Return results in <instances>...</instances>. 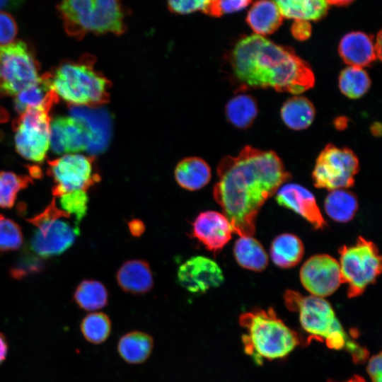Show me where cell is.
I'll list each match as a JSON object with an SVG mask.
<instances>
[{"mask_svg":"<svg viewBox=\"0 0 382 382\" xmlns=\"http://www.w3.org/2000/svg\"><path fill=\"white\" fill-rule=\"evenodd\" d=\"M74 299L81 309L96 311L108 304V294L105 286L101 282L85 279L76 289Z\"/></svg>","mask_w":382,"mask_h":382,"instance_id":"obj_29","label":"cell"},{"mask_svg":"<svg viewBox=\"0 0 382 382\" xmlns=\"http://www.w3.org/2000/svg\"><path fill=\"white\" fill-rule=\"evenodd\" d=\"M315 114L313 103L303 96L289 98L281 108V117L283 122L288 127L294 130L308 127L314 120Z\"/></svg>","mask_w":382,"mask_h":382,"instance_id":"obj_26","label":"cell"},{"mask_svg":"<svg viewBox=\"0 0 382 382\" xmlns=\"http://www.w3.org/2000/svg\"><path fill=\"white\" fill-rule=\"evenodd\" d=\"M299 277L311 295L321 298L332 294L342 284L339 262L327 254L309 257L301 266Z\"/></svg>","mask_w":382,"mask_h":382,"instance_id":"obj_13","label":"cell"},{"mask_svg":"<svg viewBox=\"0 0 382 382\" xmlns=\"http://www.w3.org/2000/svg\"><path fill=\"white\" fill-rule=\"evenodd\" d=\"M228 61L233 76L241 88L299 94L315 84L311 66L291 48L257 34L241 38Z\"/></svg>","mask_w":382,"mask_h":382,"instance_id":"obj_2","label":"cell"},{"mask_svg":"<svg viewBox=\"0 0 382 382\" xmlns=\"http://www.w3.org/2000/svg\"><path fill=\"white\" fill-rule=\"evenodd\" d=\"M51 90L50 74L40 76L39 80L32 86L21 91L16 96L15 108L21 114L28 107L41 104Z\"/></svg>","mask_w":382,"mask_h":382,"instance_id":"obj_32","label":"cell"},{"mask_svg":"<svg viewBox=\"0 0 382 382\" xmlns=\"http://www.w3.org/2000/svg\"><path fill=\"white\" fill-rule=\"evenodd\" d=\"M177 183L183 189L195 191L202 189L211 180L208 163L199 157H187L181 160L174 170Z\"/></svg>","mask_w":382,"mask_h":382,"instance_id":"obj_20","label":"cell"},{"mask_svg":"<svg viewBox=\"0 0 382 382\" xmlns=\"http://www.w3.org/2000/svg\"><path fill=\"white\" fill-rule=\"evenodd\" d=\"M129 229L134 236H139L144 231V225L139 220H132L129 223Z\"/></svg>","mask_w":382,"mask_h":382,"instance_id":"obj_43","label":"cell"},{"mask_svg":"<svg viewBox=\"0 0 382 382\" xmlns=\"http://www.w3.org/2000/svg\"><path fill=\"white\" fill-rule=\"evenodd\" d=\"M116 278L122 290L132 294H144L154 286L151 269L143 260H130L124 262L119 268Z\"/></svg>","mask_w":382,"mask_h":382,"instance_id":"obj_19","label":"cell"},{"mask_svg":"<svg viewBox=\"0 0 382 382\" xmlns=\"http://www.w3.org/2000/svg\"><path fill=\"white\" fill-rule=\"evenodd\" d=\"M328 4L332 5H345L349 4L353 0H325Z\"/></svg>","mask_w":382,"mask_h":382,"instance_id":"obj_46","label":"cell"},{"mask_svg":"<svg viewBox=\"0 0 382 382\" xmlns=\"http://www.w3.org/2000/svg\"><path fill=\"white\" fill-rule=\"evenodd\" d=\"M371 130L372 134H375L376 136L380 134L381 133V125L378 122L374 123L371 127Z\"/></svg>","mask_w":382,"mask_h":382,"instance_id":"obj_47","label":"cell"},{"mask_svg":"<svg viewBox=\"0 0 382 382\" xmlns=\"http://www.w3.org/2000/svg\"><path fill=\"white\" fill-rule=\"evenodd\" d=\"M270 251L274 264L288 269L300 262L304 254V246L298 236L286 233L277 236L273 240Z\"/></svg>","mask_w":382,"mask_h":382,"instance_id":"obj_23","label":"cell"},{"mask_svg":"<svg viewBox=\"0 0 382 382\" xmlns=\"http://www.w3.org/2000/svg\"><path fill=\"white\" fill-rule=\"evenodd\" d=\"M342 283L348 285L347 296H360L374 284L382 270L381 256L371 241L359 236L356 243L339 249Z\"/></svg>","mask_w":382,"mask_h":382,"instance_id":"obj_9","label":"cell"},{"mask_svg":"<svg viewBox=\"0 0 382 382\" xmlns=\"http://www.w3.org/2000/svg\"><path fill=\"white\" fill-rule=\"evenodd\" d=\"M177 277L180 286L194 294H202L218 287L224 279L219 265L202 255L192 257L183 263L178 268Z\"/></svg>","mask_w":382,"mask_h":382,"instance_id":"obj_15","label":"cell"},{"mask_svg":"<svg viewBox=\"0 0 382 382\" xmlns=\"http://www.w3.org/2000/svg\"><path fill=\"white\" fill-rule=\"evenodd\" d=\"M375 51L376 53L377 58L378 59H381V32L380 31L378 34L376 44L374 45Z\"/></svg>","mask_w":382,"mask_h":382,"instance_id":"obj_45","label":"cell"},{"mask_svg":"<svg viewBox=\"0 0 382 382\" xmlns=\"http://www.w3.org/2000/svg\"><path fill=\"white\" fill-rule=\"evenodd\" d=\"M43 268V262L37 257L25 255L11 270V276L17 279L37 273Z\"/></svg>","mask_w":382,"mask_h":382,"instance_id":"obj_37","label":"cell"},{"mask_svg":"<svg viewBox=\"0 0 382 382\" xmlns=\"http://www.w3.org/2000/svg\"><path fill=\"white\" fill-rule=\"evenodd\" d=\"M72 216L59 208L55 198L40 214L27 219L36 227L31 240V248L43 258L58 255L75 241L79 228L70 221Z\"/></svg>","mask_w":382,"mask_h":382,"instance_id":"obj_8","label":"cell"},{"mask_svg":"<svg viewBox=\"0 0 382 382\" xmlns=\"http://www.w3.org/2000/svg\"><path fill=\"white\" fill-rule=\"evenodd\" d=\"M93 144L92 133L82 120L57 117L50 122V145L55 154L91 151Z\"/></svg>","mask_w":382,"mask_h":382,"instance_id":"obj_14","label":"cell"},{"mask_svg":"<svg viewBox=\"0 0 382 382\" xmlns=\"http://www.w3.org/2000/svg\"><path fill=\"white\" fill-rule=\"evenodd\" d=\"M258 112L255 98L248 94H238L226 104L225 113L227 120L236 127H249L256 118Z\"/></svg>","mask_w":382,"mask_h":382,"instance_id":"obj_28","label":"cell"},{"mask_svg":"<svg viewBox=\"0 0 382 382\" xmlns=\"http://www.w3.org/2000/svg\"><path fill=\"white\" fill-rule=\"evenodd\" d=\"M93 56L65 62L50 74L51 89L71 105L95 108L109 102L111 82L94 68Z\"/></svg>","mask_w":382,"mask_h":382,"instance_id":"obj_5","label":"cell"},{"mask_svg":"<svg viewBox=\"0 0 382 382\" xmlns=\"http://www.w3.org/2000/svg\"><path fill=\"white\" fill-rule=\"evenodd\" d=\"M275 194L279 205L295 212L316 229H323L326 226L313 194L303 186L296 183L286 184Z\"/></svg>","mask_w":382,"mask_h":382,"instance_id":"obj_17","label":"cell"},{"mask_svg":"<svg viewBox=\"0 0 382 382\" xmlns=\"http://www.w3.org/2000/svg\"><path fill=\"white\" fill-rule=\"evenodd\" d=\"M246 21L255 34L268 35L282 25L283 16L271 0H258L253 4Z\"/></svg>","mask_w":382,"mask_h":382,"instance_id":"obj_21","label":"cell"},{"mask_svg":"<svg viewBox=\"0 0 382 382\" xmlns=\"http://www.w3.org/2000/svg\"><path fill=\"white\" fill-rule=\"evenodd\" d=\"M23 241L21 227L11 219L0 214V251L17 250Z\"/></svg>","mask_w":382,"mask_h":382,"instance_id":"obj_35","label":"cell"},{"mask_svg":"<svg viewBox=\"0 0 382 382\" xmlns=\"http://www.w3.org/2000/svg\"><path fill=\"white\" fill-rule=\"evenodd\" d=\"M330 382H334V381H330ZM342 382H366V381L360 376H354L353 377L348 379L347 381H342Z\"/></svg>","mask_w":382,"mask_h":382,"instance_id":"obj_48","label":"cell"},{"mask_svg":"<svg viewBox=\"0 0 382 382\" xmlns=\"http://www.w3.org/2000/svg\"><path fill=\"white\" fill-rule=\"evenodd\" d=\"M8 352V342L6 335L0 332V365L6 360Z\"/></svg>","mask_w":382,"mask_h":382,"instance_id":"obj_42","label":"cell"},{"mask_svg":"<svg viewBox=\"0 0 382 382\" xmlns=\"http://www.w3.org/2000/svg\"><path fill=\"white\" fill-rule=\"evenodd\" d=\"M381 353L372 356L369 360L366 370L372 382H382Z\"/></svg>","mask_w":382,"mask_h":382,"instance_id":"obj_40","label":"cell"},{"mask_svg":"<svg viewBox=\"0 0 382 382\" xmlns=\"http://www.w3.org/2000/svg\"><path fill=\"white\" fill-rule=\"evenodd\" d=\"M238 264L243 268L260 272L268 265V255L262 244L253 236H240L233 247Z\"/></svg>","mask_w":382,"mask_h":382,"instance_id":"obj_24","label":"cell"},{"mask_svg":"<svg viewBox=\"0 0 382 382\" xmlns=\"http://www.w3.org/2000/svg\"><path fill=\"white\" fill-rule=\"evenodd\" d=\"M359 169V160L352 150L330 144L318 156L312 178L318 188L347 189L354 185Z\"/></svg>","mask_w":382,"mask_h":382,"instance_id":"obj_11","label":"cell"},{"mask_svg":"<svg viewBox=\"0 0 382 382\" xmlns=\"http://www.w3.org/2000/svg\"><path fill=\"white\" fill-rule=\"evenodd\" d=\"M213 196L239 236H253L261 207L291 175L277 154L250 146L217 166Z\"/></svg>","mask_w":382,"mask_h":382,"instance_id":"obj_1","label":"cell"},{"mask_svg":"<svg viewBox=\"0 0 382 382\" xmlns=\"http://www.w3.org/2000/svg\"><path fill=\"white\" fill-rule=\"evenodd\" d=\"M371 80L367 72L361 67L349 66L339 76V88L347 97L357 99L369 89Z\"/></svg>","mask_w":382,"mask_h":382,"instance_id":"obj_30","label":"cell"},{"mask_svg":"<svg viewBox=\"0 0 382 382\" xmlns=\"http://www.w3.org/2000/svg\"><path fill=\"white\" fill-rule=\"evenodd\" d=\"M22 0H0V11L13 8L17 6Z\"/></svg>","mask_w":382,"mask_h":382,"instance_id":"obj_44","label":"cell"},{"mask_svg":"<svg viewBox=\"0 0 382 382\" xmlns=\"http://www.w3.org/2000/svg\"><path fill=\"white\" fill-rule=\"evenodd\" d=\"M207 0H167L169 10L174 13L188 14L202 10Z\"/></svg>","mask_w":382,"mask_h":382,"instance_id":"obj_39","label":"cell"},{"mask_svg":"<svg viewBox=\"0 0 382 382\" xmlns=\"http://www.w3.org/2000/svg\"><path fill=\"white\" fill-rule=\"evenodd\" d=\"M58 9L66 32L76 38L126 31L122 0H62Z\"/></svg>","mask_w":382,"mask_h":382,"instance_id":"obj_6","label":"cell"},{"mask_svg":"<svg viewBox=\"0 0 382 382\" xmlns=\"http://www.w3.org/2000/svg\"><path fill=\"white\" fill-rule=\"evenodd\" d=\"M358 201L354 194L346 189L330 190L324 201L327 215L339 223L351 221L358 209Z\"/></svg>","mask_w":382,"mask_h":382,"instance_id":"obj_27","label":"cell"},{"mask_svg":"<svg viewBox=\"0 0 382 382\" xmlns=\"http://www.w3.org/2000/svg\"><path fill=\"white\" fill-rule=\"evenodd\" d=\"M283 17L299 21H316L327 13L325 0H271Z\"/></svg>","mask_w":382,"mask_h":382,"instance_id":"obj_25","label":"cell"},{"mask_svg":"<svg viewBox=\"0 0 382 382\" xmlns=\"http://www.w3.org/2000/svg\"><path fill=\"white\" fill-rule=\"evenodd\" d=\"M39 79L37 63L25 42L0 45V97L16 96Z\"/></svg>","mask_w":382,"mask_h":382,"instance_id":"obj_10","label":"cell"},{"mask_svg":"<svg viewBox=\"0 0 382 382\" xmlns=\"http://www.w3.org/2000/svg\"><path fill=\"white\" fill-rule=\"evenodd\" d=\"M233 232L230 221L223 213L209 210L195 218L191 236L206 249L216 253L231 239Z\"/></svg>","mask_w":382,"mask_h":382,"instance_id":"obj_16","label":"cell"},{"mask_svg":"<svg viewBox=\"0 0 382 382\" xmlns=\"http://www.w3.org/2000/svg\"><path fill=\"white\" fill-rule=\"evenodd\" d=\"M59 96L51 89L40 105L28 107L13 123L16 151L23 158L33 161H42L50 146V112Z\"/></svg>","mask_w":382,"mask_h":382,"instance_id":"obj_7","label":"cell"},{"mask_svg":"<svg viewBox=\"0 0 382 382\" xmlns=\"http://www.w3.org/2000/svg\"><path fill=\"white\" fill-rule=\"evenodd\" d=\"M284 299L287 308L299 314L301 327L309 337L325 342L330 349H346L354 361H361L367 357L366 349L351 340L332 306L324 298L286 290Z\"/></svg>","mask_w":382,"mask_h":382,"instance_id":"obj_3","label":"cell"},{"mask_svg":"<svg viewBox=\"0 0 382 382\" xmlns=\"http://www.w3.org/2000/svg\"><path fill=\"white\" fill-rule=\"evenodd\" d=\"M338 52L349 66L364 67L377 59L372 37L362 32H351L340 40Z\"/></svg>","mask_w":382,"mask_h":382,"instance_id":"obj_18","label":"cell"},{"mask_svg":"<svg viewBox=\"0 0 382 382\" xmlns=\"http://www.w3.org/2000/svg\"><path fill=\"white\" fill-rule=\"evenodd\" d=\"M6 115H4V111L3 110L0 109V122L4 120V118H6Z\"/></svg>","mask_w":382,"mask_h":382,"instance_id":"obj_49","label":"cell"},{"mask_svg":"<svg viewBox=\"0 0 382 382\" xmlns=\"http://www.w3.org/2000/svg\"><path fill=\"white\" fill-rule=\"evenodd\" d=\"M239 323L245 330L242 336L245 352L257 364L262 359L286 357L299 344L298 335L270 308L242 313Z\"/></svg>","mask_w":382,"mask_h":382,"instance_id":"obj_4","label":"cell"},{"mask_svg":"<svg viewBox=\"0 0 382 382\" xmlns=\"http://www.w3.org/2000/svg\"><path fill=\"white\" fill-rule=\"evenodd\" d=\"M47 173L54 180L52 195H62L89 187L100 180L94 168V157L79 154L64 155L48 162Z\"/></svg>","mask_w":382,"mask_h":382,"instance_id":"obj_12","label":"cell"},{"mask_svg":"<svg viewBox=\"0 0 382 382\" xmlns=\"http://www.w3.org/2000/svg\"><path fill=\"white\" fill-rule=\"evenodd\" d=\"M87 191L79 190L59 196V203L63 211L75 218L79 224L87 212L88 197Z\"/></svg>","mask_w":382,"mask_h":382,"instance_id":"obj_34","label":"cell"},{"mask_svg":"<svg viewBox=\"0 0 382 382\" xmlns=\"http://www.w3.org/2000/svg\"><path fill=\"white\" fill-rule=\"evenodd\" d=\"M18 32L17 24L9 13L0 11V45L13 41Z\"/></svg>","mask_w":382,"mask_h":382,"instance_id":"obj_38","label":"cell"},{"mask_svg":"<svg viewBox=\"0 0 382 382\" xmlns=\"http://www.w3.org/2000/svg\"><path fill=\"white\" fill-rule=\"evenodd\" d=\"M291 33L296 39L305 40L311 34V26L308 21L296 20L291 26Z\"/></svg>","mask_w":382,"mask_h":382,"instance_id":"obj_41","label":"cell"},{"mask_svg":"<svg viewBox=\"0 0 382 382\" xmlns=\"http://www.w3.org/2000/svg\"><path fill=\"white\" fill-rule=\"evenodd\" d=\"M251 0H207L202 11L213 17L238 11L245 8Z\"/></svg>","mask_w":382,"mask_h":382,"instance_id":"obj_36","label":"cell"},{"mask_svg":"<svg viewBox=\"0 0 382 382\" xmlns=\"http://www.w3.org/2000/svg\"><path fill=\"white\" fill-rule=\"evenodd\" d=\"M154 348L153 337L144 332L131 331L123 335L117 344V352L128 364H138L146 361Z\"/></svg>","mask_w":382,"mask_h":382,"instance_id":"obj_22","label":"cell"},{"mask_svg":"<svg viewBox=\"0 0 382 382\" xmlns=\"http://www.w3.org/2000/svg\"><path fill=\"white\" fill-rule=\"evenodd\" d=\"M33 177L17 175L8 171L0 172V207L11 208L18 192L32 182Z\"/></svg>","mask_w":382,"mask_h":382,"instance_id":"obj_33","label":"cell"},{"mask_svg":"<svg viewBox=\"0 0 382 382\" xmlns=\"http://www.w3.org/2000/svg\"><path fill=\"white\" fill-rule=\"evenodd\" d=\"M111 327L110 318L102 312L86 315L80 324L83 337L93 345H100L106 341L110 335Z\"/></svg>","mask_w":382,"mask_h":382,"instance_id":"obj_31","label":"cell"}]
</instances>
